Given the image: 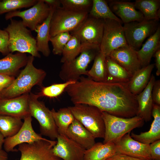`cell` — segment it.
<instances>
[{"instance_id":"obj_40","label":"cell","mask_w":160,"mask_h":160,"mask_svg":"<svg viewBox=\"0 0 160 160\" xmlns=\"http://www.w3.org/2000/svg\"><path fill=\"white\" fill-rule=\"evenodd\" d=\"M151 160H160V140L150 144Z\"/></svg>"},{"instance_id":"obj_8","label":"cell","mask_w":160,"mask_h":160,"mask_svg":"<svg viewBox=\"0 0 160 160\" xmlns=\"http://www.w3.org/2000/svg\"><path fill=\"white\" fill-rule=\"evenodd\" d=\"M89 12H76L60 7L54 10L50 22V37L77 29L87 18Z\"/></svg>"},{"instance_id":"obj_41","label":"cell","mask_w":160,"mask_h":160,"mask_svg":"<svg viewBox=\"0 0 160 160\" xmlns=\"http://www.w3.org/2000/svg\"><path fill=\"white\" fill-rule=\"evenodd\" d=\"M15 79L13 76L0 74V98L3 91L12 83Z\"/></svg>"},{"instance_id":"obj_13","label":"cell","mask_w":160,"mask_h":160,"mask_svg":"<svg viewBox=\"0 0 160 160\" xmlns=\"http://www.w3.org/2000/svg\"><path fill=\"white\" fill-rule=\"evenodd\" d=\"M32 117L30 114L26 116L19 131L14 135L5 138L3 145L6 152L16 151L18 150L15 149V147L22 143H30L47 139L34 131L32 124Z\"/></svg>"},{"instance_id":"obj_23","label":"cell","mask_w":160,"mask_h":160,"mask_svg":"<svg viewBox=\"0 0 160 160\" xmlns=\"http://www.w3.org/2000/svg\"><path fill=\"white\" fill-rule=\"evenodd\" d=\"M28 57L24 53H9L0 59V74L14 76L20 68L25 66Z\"/></svg>"},{"instance_id":"obj_22","label":"cell","mask_w":160,"mask_h":160,"mask_svg":"<svg viewBox=\"0 0 160 160\" xmlns=\"http://www.w3.org/2000/svg\"><path fill=\"white\" fill-rule=\"evenodd\" d=\"M153 120L148 131L136 134L133 132L131 136L135 140L143 143L150 144L160 140V106L153 103L152 112Z\"/></svg>"},{"instance_id":"obj_18","label":"cell","mask_w":160,"mask_h":160,"mask_svg":"<svg viewBox=\"0 0 160 160\" xmlns=\"http://www.w3.org/2000/svg\"><path fill=\"white\" fill-rule=\"evenodd\" d=\"M136 51L127 45L113 50L108 56L132 75L142 68Z\"/></svg>"},{"instance_id":"obj_42","label":"cell","mask_w":160,"mask_h":160,"mask_svg":"<svg viewBox=\"0 0 160 160\" xmlns=\"http://www.w3.org/2000/svg\"><path fill=\"white\" fill-rule=\"evenodd\" d=\"M152 96L153 103L160 105V80H155L153 84Z\"/></svg>"},{"instance_id":"obj_3","label":"cell","mask_w":160,"mask_h":160,"mask_svg":"<svg viewBox=\"0 0 160 160\" xmlns=\"http://www.w3.org/2000/svg\"><path fill=\"white\" fill-rule=\"evenodd\" d=\"M10 20V23L4 29L8 34L9 52L28 53L34 57L40 58L36 39L32 36L31 30L24 25L21 20L12 18Z\"/></svg>"},{"instance_id":"obj_16","label":"cell","mask_w":160,"mask_h":160,"mask_svg":"<svg viewBox=\"0 0 160 160\" xmlns=\"http://www.w3.org/2000/svg\"><path fill=\"white\" fill-rule=\"evenodd\" d=\"M53 154L63 160H84L86 150L66 135L59 134Z\"/></svg>"},{"instance_id":"obj_49","label":"cell","mask_w":160,"mask_h":160,"mask_svg":"<svg viewBox=\"0 0 160 160\" xmlns=\"http://www.w3.org/2000/svg\"></svg>"},{"instance_id":"obj_14","label":"cell","mask_w":160,"mask_h":160,"mask_svg":"<svg viewBox=\"0 0 160 160\" xmlns=\"http://www.w3.org/2000/svg\"><path fill=\"white\" fill-rule=\"evenodd\" d=\"M18 146L21 154L20 160H61L53 154V145L47 141L41 140Z\"/></svg>"},{"instance_id":"obj_39","label":"cell","mask_w":160,"mask_h":160,"mask_svg":"<svg viewBox=\"0 0 160 160\" xmlns=\"http://www.w3.org/2000/svg\"><path fill=\"white\" fill-rule=\"evenodd\" d=\"M8 34L5 30L0 29V52L7 55L10 52L8 48Z\"/></svg>"},{"instance_id":"obj_20","label":"cell","mask_w":160,"mask_h":160,"mask_svg":"<svg viewBox=\"0 0 160 160\" xmlns=\"http://www.w3.org/2000/svg\"><path fill=\"white\" fill-rule=\"evenodd\" d=\"M153 74L151 75L149 82L143 90L136 95L138 105V116L148 122L150 121L153 102L152 96L153 87L155 81Z\"/></svg>"},{"instance_id":"obj_43","label":"cell","mask_w":160,"mask_h":160,"mask_svg":"<svg viewBox=\"0 0 160 160\" xmlns=\"http://www.w3.org/2000/svg\"><path fill=\"white\" fill-rule=\"evenodd\" d=\"M106 160H141L134 158L128 156L116 153V154L107 159Z\"/></svg>"},{"instance_id":"obj_29","label":"cell","mask_w":160,"mask_h":160,"mask_svg":"<svg viewBox=\"0 0 160 160\" xmlns=\"http://www.w3.org/2000/svg\"><path fill=\"white\" fill-rule=\"evenodd\" d=\"M134 3L136 9L142 13L145 20L159 21L160 0H136Z\"/></svg>"},{"instance_id":"obj_45","label":"cell","mask_w":160,"mask_h":160,"mask_svg":"<svg viewBox=\"0 0 160 160\" xmlns=\"http://www.w3.org/2000/svg\"><path fill=\"white\" fill-rule=\"evenodd\" d=\"M155 58V66L156 69V74L157 76L160 75V49L158 50L154 55Z\"/></svg>"},{"instance_id":"obj_27","label":"cell","mask_w":160,"mask_h":160,"mask_svg":"<svg viewBox=\"0 0 160 160\" xmlns=\"http://www.w3.org/2000/svg\"><path fill=\"white\" fill-rule=\"evenodd\" d=\"M105 63L106 82L126 84L129 81L132 75L109 56L105 57Z\"/></svg>"},{"instance_id":"obj_4","label":"cell","mask_w":160,"mask_h":160,"mask_svg":"<svg viewBox=\"0 0 160 160\" xmlns=\"http://www.w3.org/2000/svg\"><path fill=\"white\" fill-rule=\"evenodd\" d=\"M105 127L103 143L109 142L115 143L126 134L133 129L142 127L144 124L143 119L138 116L125 118L102 112Z\"/></svg>"},{"instance_id":"obj_25","label":"cell","mask_w":160,"mask_h":160,"mask_svg":"<svg viewBox=\"0 0 160 160\" xmlns=\"http://www.w3.org/2000/svg\"><path fill=\"white\" fill-rule=\"evenodd\" d=\"M155 64H151L142 67L133 75L126 85L129 90L137 95L142 92L148 85Z\"/></svg>"},{"instance_id":"obj_34","label":"cell","mask_w":160,"mask_h":160,"mask_svg":"<svg viewBox=\"0 0 160 160\" xmlns=\"http://www.w3.org/2000/svg\"><path fill=\"white\" fill-rule=\"evenodd\" d=\"M82 47V45L77 37L72 35L63 49L60 62L63 63L74 59L80 54Z\"/></svg>"},{"instance_id":"obj_11","label":"cell","mask_w":160,"mask_h":160,"mask_svg":"<svg viewBox=\"0 0 160 160\" xmlns=\"http://www.w3.org/2000/svg\"><path fill=\"white\" fill-rule=\"evenodd\" d=\"M51 10L44 0H38L35 4L26 10H16L7 13L5 18L8 20L14 17H20L25 27L31 31H35L37 26L42 24L48 17Z\"/></svg>"},{"instance_id":"obj_26","label":"cell","mask_w":160,"mask_h":160,"mask_svg":"<svg viewBox=\"0 0 160 160\" xmlns=\"http://www.w3.org/2000/svg\"><path fill=\"white\" fill-rule=\"evenodd\" d=\"M51 9L48 17L42 24L37 26L35 31L37 33L36 39L37 50L45 57H48L50 53L49 45L50 38V22L54 10L53 9Z\"/></svg>"},{"instance_id":"obj_44","label":"cell","mask_w":160,"mask_h":160,"mask_svg":"<svg viewBox=\"0 0 160 160\" xmlns=\"http://www.w3.org/2000/svg\"><path fill=\"white\" fill-rule=\"evenodd\" d=\"M44 1L51 8L54 10L61 7L60 0H44Z\"/></svg>"},{"instance_id":"obj_31","label":"cell","mask_w":160,"mask_h":160,"mask_svg":"<svg viewBox=\"0 0 160 160\" xmlns=\"http://www.w3.org/2000/svg\"><path fill=\"white\" fill-rule=\"evenodd\" d=\"M88 15L96 19L105 20L112 19L123 23L111 11L107 1L104 0H93Z\"/></svg>"},{"instance_id":"obj_32","label":"cell","mask_w":160,"mask_h":160,"mask_svg":"<svg viewBox=\"0 0 160 160\" xmlns=\"http://www.w3.org/2000/svg\"><path fill=\"white\" fill-rule=\"evenodd\" d=\"M105 57L100 51L95 57L92 68L89 70H87L85 75L96 81L106 82Z\"/></svg>"},{"instance_id":"obj_9","label":"cell","mask_w":160,"mask_h":160,"mask_svg":"<svg viewBox=\"0 0 160 160\" xmlns=\"http://www.w3.org/2000/svg\"><path fill=\"white\" fill-rule=\"evenodd\" d=\"M158 21L144 20L124 24L123 28L127 45L137 51L144 40L156 31L159 26Z\"/></svg>"},{"instance_id":"obj_10","label":"cell","mask_w":160,"mask_h":160,"mask_svg":"<svg viewBox=\"0 0 160 160\" xmlns=\"http://www.w3.org/2000/svg\"><path fill=\"white\" fill-rule=\"evenodd\" d=\"M122 23L112 19L104 20L100 51L105 57L114 50L127 45Z\"/></svg>"},{"instance_id":"obj_21","label":"cell","mask_w":160,"mask_h":160,"mask_svg":"<svg viewBox=\"0 0 160 160\" xmlns=\"http://www.w3.org/2000/svg\"><path fill=\"white\" fill-rule=\"evenodd\" d=\"M66 136L86 150L91 148L96 143L95 138L75 119L68 127Z\"/></svg>"},{"instance_id":"obj_33","label":"cell","mask_w":160,"mask_h":160,"mask_svg":"<svg viewBox=\"0 0 160 160\" xmlns=\"http://www.w3.org/2000/svg\"><path fill=\"white\" fill-rule=\"evenodd\" d=\"M22 120L11 116L0 115V132L5 138L14 135L23 124Z\"/></svg>"},{"instance_id":"obj_17","label":"cell","mask_w":160,"mask_h":160,"mask_svg":"<svg viewBox=\"0 0 160 160\" xmlns=\"http://www.w3.org/2000/svg\"><path fill=\"white\" fill-rule=\"evenodd\" d=\"M29 93L10 98H0V115L11 116L24 119L30 115Z\"/></svg>"},{"instance_id":"obj_6","label":"cell","mask_w":160,"mask_h":160,"mask_svg":"<svg viewBox=\"0 0 160 160\" xmlns=\"http://www.w3.org/2000/svg\"><path fill=\"white\" fill-rule=\"evenodd\" d=\"M82 46L79 56L70 62L63 63L59 74L62 80L76 81L81 75H86L89 65L100 51L99 46Z\"/></svg>"},{"instance_id":"obj_35","label":"cell","mask_w":160,"mask_h":160,"mask_svg":"<svg viewBox=\"0 0 160 160\" xmlns=\"http://www.w3.org/2000/svg\"><path fill=\"white\" fill-rule=\"evenodd\" d=\"M38 0H0V15L32 6Z\"/></svg>"},{"instance_id":"obj_38","label":"cell","mask_w":160,"mask_h":160,"mask_svg":"<svg viewBox=\"0 0 160 160\" xmlns=\"http://www.w3.org/2000/svg\"><path fill=\"white\" fill-rule=\"evenodd\" d=\"M76 82L69 81L62 83L54 84L49 86L43 87L39 93L41 97L45 96L50 98L56 97L65 91L68 86Z\"/></svg>"},{"instance_id":"obj_46","label":"cell","mask_w":160,"mask_h":160,"mask_svg":"<svg viewBox=\"0 0 160 160\" xmlns=\"http://www.w3.org/2000/svg\"><path fill=\"white\" fill-rule=\"evenodd\" d=\"M8 159L7 152L2 149L0 150V160H7Z\"/></svg>"},{"instance_id":"obj_28","label":"cell","mask_w":160,"mask_h":160,"mask_svg":"<svg viewBox=\"0 0 160 160\" xmlns=\"http://www.w3.org/2000/svg\"><path fill=\"white\" fill-rule=\"evenodd\" d=\"M116 153L114 143L98 142L90 149L86 150L84 160H106Z\"/></svg>"},{"instance_id":"obj_5","label":"cell","mask_w":160,"mask_h":160,"mask_svg":"<svg viewBox=\"0 0 160 160\" xmlns=\"http://www.w3.org/2000/svg\"><path fill=\"white\" fill-rule=\"evenodd\" d=\"M75 118L87 129L95 138H104L105 127L102 111L93 106L74 104L68 107Z\"/></svg>"},{"instance_id":"obj_12","label":"cell","mask_w":160,"mask_h":160,"mask_svg":"<svg viewBox=\"0 0 160 160\" xmlns=\"http://www.w3.org/2000/svg\"><path fill=\"white\" fill-rule=\"evenodd\" d=\"M104 20L89 16L76 30L71 32L82 45L100 47L103 36Z\"/></svg>"},{"instance_id":"obj_2","label":"cell","mask_w":160,"mask_h":160,"mask_svg":"<svg viewBox=\"0 0 160 160\" xmlns=\"http://www.w3.org/2000/svg\"><path fill=\"white\" fill-rule=\"evenodd\" d=\"M34 57H28L27 63L17 77L2 92L0 98H10L29 93L34 86H42L46 73L33 65Z\"/></svg>"},{"instance_id":"obj_37","label":"cell","mask_w":160,"mask_h":160,"mask_svg":"<svg viewBox=\"0 0 160 160\" xmlns=\"http://www.w3.org/2000/svg\"><path fill=\"white\" fill-rule=\"evenodd\" d=\"M72 35L69 32L58 33L50 38L52 46V52L55 55H62L63 49Z\"/></svg>"},{"instance_id":"obj_1","label":"cell","mask_w":160,"mask_h":160,"mask_svg":"<svg viewBox=\"0 0 160 160\" xmlns=\"http://www.w3.org/2000/svg\"><path fill=\"white\" fill-rule=\"evenodd\" d=\"M71 94L74 104L93 106L102 112L122 118L132 117L137 114L136 96L125 84L97 82L82 76L73 85Z\"/></svg>"},{"instance_id":"obj_36","label":"cell","mask_w":160,"mask_h":160,"mask_svg":"<svg viewBox=\"0 0 160 160\" xmlns=\"http://www.w3.org/2000/svg\"><path fill=\"white\" fill-rule=\"evenodd\" d=\"M60 1L63 8L76 12L89 13L92 4L91 0H60Z\"/></svg>"},{"instance_id":"obj_7","label":"cell","mask_w":160,"mask_h":160,"mask_svg":"<svg viewBox=\"0 0 160 160\" xmlns=\"http://www.w3.org/2000/svg\"><path fill=\"white\" fill-rule=\"evenodd\" d=\"M40 97L39 93H29V113L38 121L40 134L55 140L59 135L57 127L51 111L46 107L44 102L38 100Z\"/></svg>"},{"instance_id":"obj_30","label":"cell","mask_w":160,"mask_h":160,"mask_svg":"<svg viewBox=\"0 0 160 160\" xmlns=\"http://www.w3.org/2000/svg\"><path fill=\"white\" fill-rule=\"evenodd\" d=\"M59 134L66 135L67 130L75 118L68 107L60 108L57 111L51 110Z\"/></svg>"},{"instance_id":"obj_47","label":"cell","mask_w":160,"mask_h":160,"mask_svg":"<svg viewBox=\"0 0 160 160\" xmlns=\"http://www.w3.org/2000/svg\"><path fill=\"white\" fill-rule=\"evenodd\" d=\"M5 138L0 132V150L2 149Z\"/></svg>"},{"instance_id":"obj_24","label":"cell","mask_w":160,"mask_h":160,"mask_svg":"<svg viewBox=\"0 0 160 160\" xmlns=\"http://www.w3.org/2000/svg\"><path fill=\"white\" fill-rule=\"evenodd\" d=\"M160 49V27L149 36L137 54L141 67L149 65L155 52Z\"/></svg>"},{"instance_id":"obj_48","label":"cell","mask_w":160,"mask_h":160,"mask_svg":"<svg viewBox=\"0 0 160 160\" xmlns=\"http://www.w3.org/2000/svg\"></svg>"},{"instance_id":"obj_15","label":"cell","mask_w":160,"mask_h":160,"mask_svg":"<svg viewBox=\"0 0 160 160\" xmlns=\"http://www.w3.org/2000/svg\"><path fill=\"white\" fill-rule=\"evenodd\" d=\"M129 132L115 144L117 153L141 160H151L150 144L134 139Z\"/></svg>"},{"instance_id":"obj_19","label":"cell","mask_w":160,"mask_h":160,"mask_svg":"<svg viewBox=\"0 0 160 160\" xmlns=\"http://www.w3.org/2000/svg\"><path fill=\"white\" fill-rule=\"evenodd\" d=\"M108 5L113 12L124 24L145 20L142 13L135 8L134 2L113 0L110 1Z\"/></svg>"}]
</instances>
